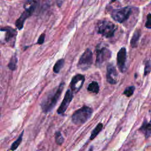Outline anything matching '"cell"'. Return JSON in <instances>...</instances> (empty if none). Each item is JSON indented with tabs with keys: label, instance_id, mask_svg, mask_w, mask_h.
Returning a JSON list of instances; mask_svg holds the SVG:
<instances>
[{
	"label": "cell",
	"instance_id": "obj_5",
	"mask_svg": "<svg viewBox=\"0 0 151 151\" xmlns=\"http://www.w3.org/2000/svg\"><path fill=\"white\" fill-rule=\"evenodd\" d=\"M132 7L127 6L118 9H114L111 12L112 18L120 23H123L126 21L132 13Z\"/></svg>",
	"mask_w": 151,
	"mask_h": 151
},
{
	"label": "cell",
	"instance_id": "obj_21",
	"mask_svg": "<svg viewBox=\"0 0 151 151\" xmlns=\"http://www.w3.org/2000/svg\"><path fill=\"white\" fill-rule=\"evenodd\" d=\"M145 70L144 75L146 76L151 71V62L150 61H147L145 63Z\"/></svg>",
	"mask_w": 151,
	"mask_h": 151
},
{
	"label": "cell",
	"instance_id": "obj_17",
	"mask_svg": "<svg viewBox=\"0 0 151 151\" xmlns=\"http://www.w3.org/2000/svg\"><path fill=\"white\" fill-rule=\"evenodd\" d=\"M23 133L24 132H22L21 133V134H20V136H19V137L12 143L11 147V149L12 150H15L17 149V147L19 146V145H20L21 141H22V136H23Z\"/></svg>",
	"mask_w": 151,
	"mask_h": 151
},
{
	"label": "cell",
	"instance_id": "obj_7",
	"mask_svg": "<svg viewBox=\"0 0 151 151\" xmlns=\"http://www.w3.org/2000/svg\"><path fill=\"white\" fill-rule=\"evenodd\" d=\"M111 55V52L106 47H100L96 49V64L98 67L103 65L106 62L109 60Z\"/></svg>",
	"mask_w": 151,
	"mask_h": 151
},
{
	"label": "cell",
	"instance_id": "obj_22",
	"mask_svg": "<svg viewBox=\"0 0 151 151\" xmlns=\"http://www.w3.org/2000/svg\"><path fill=\"white\" fill-rule=\"evenodd\" d=\"M146 21L145 23V27L147 28L151 29V14H149L147 15Z\"/></svg>",
	"mask_w": 151,
	"mask_h": 151
},
{
	"label": "cell",
	"instance_id": "obj_23",
	"mask_svg": "<svg viewBox=\"0 0 151 151\" xmlns=\"http://www.w3.org/2000/svg\"><path fill=\"white\" fill-rule=\"evenodd\" d=\"M44 39H45V34H42L40 35L39 39H38V40L37 43L39 44H42V43L44 42Z\"/></svg>",
	"mask_w": 151,
	"mask_h": 151
},
{
	"label": "cell",
	"instance_id": "obj_9",
	"mask_svg": "<svg viewBox=\"0 0 151 151\" xmlns=\"http://www.w3.org/2000/svg\"><path fill=\"white\" fill-rule=\"evenodd\" d=\"M85 80V77L82 74H77L74 76L70 83V87L71 91L75 93L78 92L82 87Z\"/></svg>",
	"mask_w": 151,
	"mask_h": 151
},
{
	"label": "cell",
	"instance_id": "obj_3",
	"mask_svg": "<svg viewBox=\"0 0 151 151\" xmlns=\"http://www.w3.org/2000/svg\"><path fill=\"white\" fill-rule=\"evenodd\" d=\"M96 31L98 34L106 38H110L114 35L116 31L115 25L107 20L99 21L96 24Z\"/></svg>",
	"mask_w": 151,
	"mask_h": 151
},
{
	"label": "cell",
	"instance_id": "obj_14",
	"mask_svg": "<svg viewBox=\"0 0 151 151\" xmlns=\"http://www.w3.org/2000/svg\"><path fill=\"white\" fill-rule=\"evenodd\" d=\"M87 90L93 93L97 94L99 91V86L98 83L96 81H92L90 83L87 87Z\"/></svg>",
	"mask_w": 151,
	"mask_h": 151
},
{
	"label": "cell",
	"instance_id": "obj_19",
	"mask_svg": "<svg viewBox=\"0 0 151 151\" xmlns=\"http://www.w3.org/2000/svg\"><path fill=\"white\" fill-rule=\"evenodd\" d=\"M134 89H135V87L134 86H129L124 90L123 94L127 97H130L133 94L134 91Z\"/></svg>",
	"mask_w": 151,
	"mask_h": 151
},
{
	"label": "cell",
	"instance_id": "obj_15",
	"mask_svg": "<svg viewBox=\"0 0 151 151\" xmlns=\"http://www.w3.org/2000/svg\"><path fill=\"white\" fill-rule=\"evenodd\" d=\"M64 64V60L63 59L58 60L55 64H54V66L53 67V71L55 73H59L60 70L63 68V65Z\"/></svg>",
	"mask_w": 151,
	"mask_h": 151
},
{
	"label": "cell",
	"instance_id": "obj_16",
	"mask_svg": "<svg viewBox=\"0 0 151 151\" xmlns=\"http://www.w3.org/2000/svg\"><path fill=\"white\" fill-rule=\"evenodd\" d=\"M102 128H103V124L101 123H99L97 125V126L94 128V129L93 130L90 136V139L93 140L99 133V132L101 130Z\"/></svg>",
	"mask_w": 151,
	"mask_h": 151
},
{
	"label": "cell",
	"instance_id": "obj_11",
	"mask_svg": "<svg viewBox=\"0 0 151 151\" xmlns=\"http://www.w3.org/2000/svg\"><path fill=\"white\" fill-rule=\"evenodd\" d=\"M73 98V94L72 91L70 90H67V91L65 94L64 99L62 101L61 105L60 106V107L57 110V113L58 114H61L64 113L65 111L69 104Z\"/></svg>",
	"mask_w": 151,
	"mask_h": 151
},
{
	"label": "cell",
	"instance_id": "obj_4",
	"mask_svg": "<svg viewBox=\"0 0 151 151\" xmlns=\"http://www.w3.org/2000/svg\"><path fill=\"white\" fill-rule=\"evenodd\" d=\"M37 5V1H28L24 4V8H25V11L22 12L20 17L15 22V25L19 29H21L23 27L24 23L26 19L28 18L31 14L33 12V11L35 10L36 8Z\"/></svg>",
	"mask_w": 151,
	"mask_h": 151
},
{
	"label": "cell",
	"instance_id": "obj_13",
	"mask_svg": "<svg viewBox=\"0 0 151 151\" xmlns=\"http://www.w3.org/2000/svg\"><path fill=\"white\" fill-rule=\"evenodd\" d=\"M140 130L146 136V137L149 136L151 134V124L146 121L143 122L140 128Z\"/></svg>",
	"mask_w": 151,
	"mask_h": 151
},
{
	"label": "cell",
	"instance_id": "obj_12",
	"mask_svg": "<svg viewBox=\"0 0 151 151\" xmlns=\"http://www.w3.org/2000/svg\"><path fill=\"white\" fill-rule=\"evenodd\" d=\"M140 35H141V31L140 29H137L134 31L130 40V45L133 48H136L137 47Z\"/></svg>",
	"mask_w": 151,
	"mask_h": 151
},
{
	"label": "cell",
	"instance_id": "obj_10",
	"mask_svg": "<svg viewBox=\"0 0 151 151\" xmlns=\"http://www.w3.org/2000/svg\"><path fill=\"white\" fill-rule=\"evenodd\" d=\"M118 73L115 67L112 64H109L107 67L106 79L109 83L115 84L117 82Z\"/></svg>",
	"mask_w": 151,
	"mask_h": 151
},
{
	"label": "cell",
	"instance_id": "obj_20",
	"mask_svg": "<svg viewBox=\"0 0 151 151\" xmlns=\"http://www.w3.org/2000/svg\"><path fill=\"white\" fill-rule=\"evenodd\" d=\"M55 142L58 145H61L63 143L64 138L60 132H57L55 133Z\"/></svg>",
	"mask_w": 151,
	"mask_h": 151
},
{
	"label": "cell",
	"instance_id": "obj_1",
	"mask_svg": "<svg viewBox=\"0 0 151 151\" xmlns=\"http://www.w3.org/2000/svg\"><path fill=\"white\" fill-rule=\"evenodd\" d=\"M64 87V83H61L55 90L50 91L44 97L41 102V106L44 113L50 111L56 105L58 101Z\"/></svg>",
	"mask_w": 151,
	"mask_h": 151
},
{
	"label": "cell",
	"instance_id": "obj_2",
	"mask_svg": "<svg viewBox=\"0 0 151 151\" xmlns=\"http://www.w3.org/2000/svg\"><path fill=\"white\" fill-rule=\"evenodd\" d=\"M93 110L91 108L84 106L76 110L72 115V122L76 124H81L87 122L91 116Z\"/></svg>",
	"mask_w": 151,
	"mask_h": 151
},
{
	"label": "cell",
	"instance_id": "obj_8",
	"mask_svg": "<svg viewBox=\"0 0 151 151\" xmlns=\"http://www.w3.org/2000/svg\"><path fill=\"white\" fill-rule=\"evenodd\" d=\"M117 65L120 72L123 73L126 71V63L127 60L126 49L122 47L118 52L117 55Z\"/></svg>",
	"mask_w": 151,
	"mask_h": 151
},
{
	"label": "cell",
	"instance_id": "obj_6",
	"mask_svg": "<svg viewBox=\"0 0 151 151\" xmlns=\"http://www.w3.org/2000/svg\"><path fill=\"white\" fill-rule=\"evenodd\" d=\"M93 63V53L90 49H86L81 55L77 64V67L81 70L88 69Z\"/></svg>",
	"mask_w": 151,
	"mask_h": 151
},
{
	"label": "cell",
	"instance_id": "obj_18",
	"mask_svg": "<svg viewBox=\"0 0 151 151\" xmlns=\"http://www.w3.org/2000/svg\"><path fill=\"white\" fill-rule=\"evenodd\" d=\"M17 58L15 56H13L11 58V59L9 61V63L8 64L9 68L12 70H15L16 67H17Z\"/></svg>",
	"mask_w": 151,
	"mask_h": 151
}]
</instances>
